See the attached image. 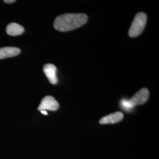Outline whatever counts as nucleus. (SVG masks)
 <instances>
[{
	"label": "nucleus",
	"instance_id": "nucleus-4",
	"mask_svg": "<svg viewBox=\"0 0 159 159\" xmlns=\"http://www.w3.org/2000/svg\"><path fill=\"white\" fill-rule=\"evenodd\" d=\"M59 108V104L57 100L50 96H47L43 98L40 103L38 110H51L56 111Z\"/></svg>",
	"mask_w": 159,
	"mask_h": 159
},
{
	"label": "nucleus",
	"instance_id": "nucleus-10",
	"mask_svg": "<svg viewBox=\"0 0 159 159\" xmlns=\"http://www.w3.org/2000/svg\"><path fill=\"white\" fill-rule=\"evenodd\" d=\"M41 111V113L42 114H45V115H47L48 113H47V112L45 111V110H41V111Z\"/></svg>",
	"mask_w": 159,
	"mask_h": 159
},
{
	"label": "nucleus",
	"instance_id": "nucleus-1",
	"mask_svg": "<svg viewBox=\"0 0 159 159\" xmlns=\"http://www.w3.org/2000/svg\"><path fill=\"white\" fill-rule=\"evenodd\" d=\"M88 16L83 13L65 14L56 18L54 27L56 30L61 32H67L79 28L87 22Z\"/></svg>",
	"mask_w": 159,
	"mask_h": 159
},
{
	"label": "nucleus",
	"instance_id": "nucleus-7",
	"mask_svg": "<svg viewBox=\"0 0 159 159\" xmlns=\"http://www.w3.org/2000/svg\"><path fill=\"white\" fill-rule=\"evenodd\" d=\"M21 52L20 48L14 47H6L0 48V59L18 56Z\"/></svg>",
	"mask_w": 159,
	"mask_h": 159
},
{
	"label": "nucleus",
	"instance_id": "nucleus-2",
	"mask_svg": "<svg viewBox=\"0 0 159 159\" xmlns=\"http://www.w3.org/2000/svg\"><path fill=\"white\" fill-rule=\"evenodd\" d=\"M149 97V91L147 89L143 88L136 93L129 100H124L121 102V106L123 109L129 111L138 105H141L148 101Z\"/></svg>",
	"mask_w": 159,
	"mask_h": 159
},
{
	"label": "nucleus",
	"instance_id": "nucleus-9",
	"mask_svg": "<svg viewBox=\"0 0 159 159\" xmlns=\"http://www.w3.org/2000/svg\"><path fill=\"white\" fill-rule=\"evenodd\" d=\"M6 3H8V4H10V3H12L14 2H16L15 0H4V1Z\"/></svg>",
	"mask_w": 159,
	"mask_h": 159
},
{
	"label": "nucleus",
	"instance_id": "nucleus-3",
	"mask_svg": "<svg viewBox=\"0 0 159 159\" xmlns=\"http://www.w3.org/2000/svg\"><path fill=\"white\" fill-rule=\"evenodd\" d=\"M147 23V15L143 12H139L134 17L129 31L130 37H136L142 33Z\"/></svg>",
	"mask_w": 159,
	"mask_h": 159
},
{
	"label": "nucleus",
	"instance_id": "nucleus-8",
	"mask_svg": "<svg viewBox=\"0 0 159 159\" xmlns=\"http://www.w3.org/2000/svg\"><path fill=\"white\" fill-rule=\"evenodd\" d=\"M24 31V29L23 26L16 23L9 24L6 29L7 33L12 36L18 35L23 34Z\"/></svg>",
	"mask_w": 159,
	"mask_h": 159
},
{
	"label": "nucleus",
	"instance_id": "nucleus-6",
	"mask_svg": "<svg viewBox=\"0 0 159 159\" xmlns=\"http://www.w3.org/2000/svg\"><path fill=\"white\" fill-rule=\"evenodd\" d=\"M123 117V114L120 111H117L103 117L102 119L100 120L99 123L101 125L114 124L121 121Z\"/></svg>",
	"mask_w": 159,
	"mask_h": 159
},
{
	"label": "nucleus",
	"instance_id": "nucleus-5",
	"mask_svg": "<svg viewBox=\"0 0 159 159\" xmlns=\"http://www.w3.org/2000/svg\"><path fill=\"white\" fill-rule=\"evenodd\" d=\"M43 71L51 84H56L58 83L56 67L52 64H47L43 67Z\"/></svg>",
	"mask_w": 159,
	"mask_h": 159
}]
</instances>
